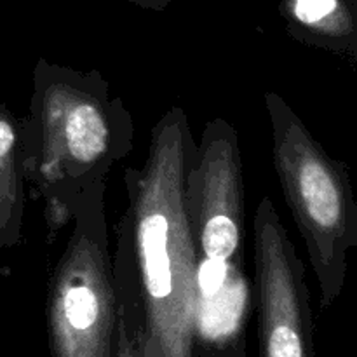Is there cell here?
<instances>
[{
  "mask_svg": "<svg viewBox=\"0 0 357 357\" xmlns=\"http://www.w3.org/2000/svg\"><path fill=\"white\" fill-rule=\"evenodd\" d=\"M26 176L21 155V121L0 103V250L23 239Z\"/></svg>",
  "mask_w": 357,
  "mask_h": 357,
  "instance_id": "52a82bcc",
  "label": "cell"
},
{
  "mask_svg": "<svg viewBox=\"0 0 357 357\" xmlns=\"http://www.w3.org/2000/svg\"><path fill=\"white\" fill-rule=\"evenodd\" d=\"M135 146V121L100 72L40 58L21 121L26 185L44 202L47 234L68 227L79 202Z\"/></svg>",
  "mask_w": 357,
  "mask_h": 357,
  "instance_id": "7a4b0ae2",
  "label": "cell"
},
{
  "mask_svg": "<svg viewBox=\"0 0 357 357\" xmlns=\"http://www.w3.org/2000/svg\"><path fill=\"white\" fill-rule=\"evenodd\" d=\"M114 278L119 309L114 357H146L145 314H143L142 296L136 282L131 239L122 222H119L117 227Z\"/></svg>",
  "mask_w": 357,
  "mask_h": 357,
  "instance_id": "ba28073f",
  "label": "cell"
},
{
  "mask_svg": "<svg viewBox=\"0 0 357 357\" xmlns=\"http://www.w3.org/2000/svg\"><path fill=\"white\" fill-rule=\"evenodd\" d=\"M195 255L194 330L199 357H248L253 282L246 272V190L239 135L206 124L185 183Z\"/></svg>",
  "mask_w": 357,
  "mask_h": 357,
  "instance_id": "3957f363",
  "label": "cell"
},
{
  "mask_svg": "<svg viewBox=\"0 0 357 357\" xmlns=\"http://www.w3.org/2000/svg\"><path fill=\"white\" fill-rule=\"evenodd\" d=\"M73 229L47 286L51 357H114L117 291L107 216V181L79 202Z\"/></svg>",
  "mask_w": 357,
  "mask_h": 357,
  "instance_id": "5b68a950",
  "label": "cell"
},
{
  "mask_svg": "<svg viewBox=\"0 0 357 357\" xmlns=\"http://www.w3.org/2000/svg\"><path fill=\"white\" fill-rule=\"evenodd\" d=\"M143 2H145L146 6H149V3H150V0H143ZM162 2H164V0H160V3H159V6H162Z\"/></svg>",
  "mask_w": 357,
  "mask_h": 357,
  "instance_id": "9c48e42d",
  "label": "cell"
},
{
  "mask_svg": "<svg viewBox=\"0 0 357 357\" xmlns=\"http://www.w3.org/2000/svg\"><path fill=\"white\" fill-rule=\"evenodd\" d=\"M260 357H316L305 265L265 195L253 216Z\"/></svg>",
  "mask_w": 357,
  "mask_h": 357,
  "instance_id": "8992f818",
  "label": "cell"
},
{
  "mask_svg": "<svg viewBox=\"0 0 357 357\" xmlns=\"http://www.w3.org/2000/svg\"><path fill=\"white\" fill-rule=\"evenodd\" d=\"M190 122L171 107L153 126L142 167H126L128 229L145 314L146 357H199L195 255L185 183L195 150Z\"/></svg>",
  "mask_w": 357,
  "mask_h": 357,
  "instance_id": "6da1fadb",
  "label": "cell"
},
{
  "mask_svg": "<svg viewBox=\"0 0 357 357\" xmlns=\"http://www.w3.org/2000/svg\"><path fill=\"white\" fill-rule=\"evenodd\" d=\"M264 100L275 173L316 274L321 310H328L344 289L349 253L357 246L347 166L324 150L281 94L267 91Z\"/></svg>",
  "mask_w": 357,
  "mask_h": 357,
  "instance_id": "277c9868",
  "label": "cell"
}]
</instances>
